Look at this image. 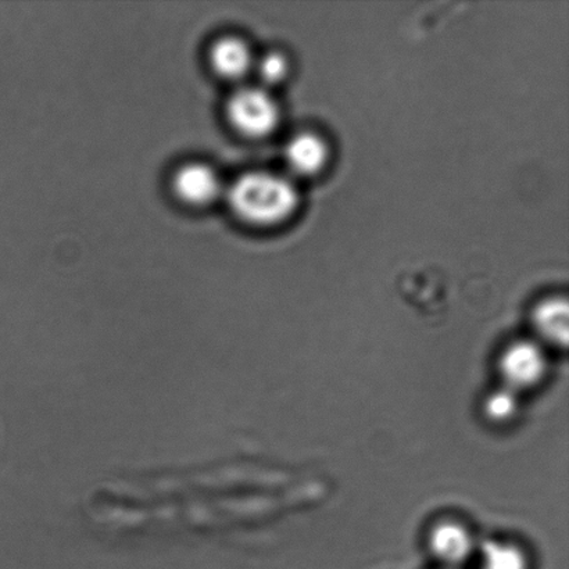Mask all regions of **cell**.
<instances>
[{
  "mask_svg": "<svg viewBox=\"0 0 569 569\" xmlns=\"http://www.w3.org/2000/svg\"><path fill=\"white\" fill-rule=\"evenodd\" d=\"M228 200L241 219L258 226L287 220L299 203L292 183L267 171H250L238 177L228 191Z\"/></svg>",
  "mask_w": 569,
  "mask_h": 569,
  "instance_id": "6da1fadb",
  "label": "cell"
},
{
  "mask_svg": "<svg viewBox=\"0 0 569 569\" xmlns=\"http://www.w3.org/2000/svg\"><path fill=\"white\" fill-rule=\"evenodd\" d=\"M227 113L232 124L250 137L267 136L280 120L276 99L259 87L237 89L228 99Z\"/></svg>",
  "mask_w": 569,
  "mask_h": 569,
  "instance_id": "7a4b0ae2",
  "label": "cell"
},
{
  "mask_svg": "<svg viewBox=\"0 0 569 569\" xmlns=\"http://www.w3.org/2000/svg\"><path fill=\"white\" fill-rule=\"evenodd\" d=\"M546 357L537 343L520 340L507 348L501 356L500 371L512 392L533 388L546 373Z\"/></svg>",
  "mask_w": 569,
  "mask_h": 569,
  "instance_id": "3957f363",
  "label": "cell"
},
{
  "mask_svg": "<svg viewBox=\"0 0 569 569\" xmlns=\"http://www.w3.org/2000/svg\"><path fill=\"white\" fill-rule=\"evenodd\" d=\"M172 186L183 202L206 204L221 192L220 176L213 167L203 163H188L178 169Z\"/></svg>",
  "mask_w": 569,
  "mask_h": 569,
  "instance_id": "277c9868",
  "label": "cell"
},
{
  "mask_svg": "<svg viewBox=\"0 0 569 569\" xmlns=\"http://www.w3.org/2000/svg\"><path fill=\"white\" fill-rule=\"evenodd\" d=\"M290 169L300 176H312L327 163L328 148L326 142L315 133H299L290 139L284 149Z\"/></svg>",
  "mask_w": 569,
  "mask_h": 569,
  "instance_id": "5b68a950",
  "label": "cell"
},
{
  "mask_svg": "<svg viewBox=\"0 0 569 569\" xmlns=\"http://www.w3.org/2000/svg\"><path fill=\"white\" fill-rule=\"evenodd\" d=\"M429 543L435 557L450 566L466 561L472 551L471 535L453 522L440 523L435 528Z\"/></svg>",
  "mask_w": 569,
  "mask_h": 569,
  "instance_id": "8992f818",
  "label": "cell"
},
{
  "mask_svg": "<svg viewBox=\"0 0 569 569\" xmlns=\"http://www.w3.org/2000/svg\"><path fill=\"white\" fill-rule=\"evenodd\" d=\"M210 60L220 74L236 78L250 70L253 64V53L242 38L222 37L211 47Z\"/></svg>",
  "mask_w": 569,
  "mask_h": 569,
  "instance_id": "52a82bcc",
  "label": "cell"
},
{
  "mask_svg": "<svg viewBox=\"0 0 569 569\" xmlns=\"http://www.w3.org/2000/svg\"><path fill=\"white\" fill-rule=\"evenodd\" d=\"M533 326L546 340L566 346L569 335V311L565 299H549L533 311Z\"/></svg>",
  "mask_w": 569,
  "mask_h": 569,
  "instance_id": "ba28073f",
  "label": "cell"
},
{
  "mask_svg": "<svg viewBox=\"0 0 569 569\" xmlns=\"http://www.w3.org/2000/svg\"><path fill=\"white\" fill-rule=\"evenodd\" d=\"M483 569H527V559L516 546L489 540L482 548Z\"/></svg>",
  "mask_w": 569,
  "mask_h": 569,
  "instance_id": "9c48e42d",
  "label": "cell"
},
{
  "mask_svg": "<svg viewBox=\"0 0 569 569\" xmlns=\"http://www.w3.org/2000/svg\"><path fill=\"white\" fill-rule=\"evenodd\" d=\"M518 410V400L516 392L511 389H501L489 396L485 403V412L490 421L506 422L516 416Z\"/></svg>",
  "mask_w": 569,
  "mask_h": 569,
  "instance_id": "30bf717a",
  "label": "cell"
},
{
  "mask_svg": "<svg viewBox=\"0 0 569 569\" xmlns=\"http://www.w3.org/2000/svg\"><path fill=\"white\" fill-rule=\"evenodd\" d=\"M258 70L263 81L269 83L280 82L283 80V77L287 76V59L280 53L266 54L264 58L259 61Z\"/></svg>",
  "mask_w": 569,
  "mask_h": 569,
  "instance_id": "8fae6325",
  "label": "cell"
}]
</instances>
